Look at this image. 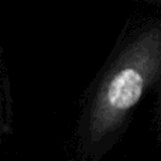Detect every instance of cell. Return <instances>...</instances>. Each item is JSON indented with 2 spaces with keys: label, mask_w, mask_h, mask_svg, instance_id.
Instances as JSON below:
<instances>
[{
  "label": "cell",
  "mask_w": 161,
  "mask_h": 161,
  "mask_svg": "<svg viewBox=\"0 0 161 161\" xmlns=\"http://www.w3.org/2000/svg\"><path fill=\"white\" fill-rule=\"evenodd\" d=\"M160 78L161 23L133 37L102 75L85 114L88 143L100 144L116 134Z\"/></svg>",
  "instance_id": "obj_1"
},
{
  "label": "cell",
  "mask_w": 161,
  "mask_h": 161,
  "mask_svg": "<svg viewBox=\"0 0 161 161\" xmlns=\"http://www.w3.org/2000/svg\"><path fill=\"white\" fill-rule=\"evenodd\" d=\"M0 125H2V96H0Z\"/></svg>",
  "instance_id": "obj_2"
}]
</instances>
